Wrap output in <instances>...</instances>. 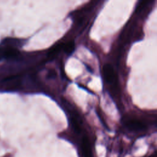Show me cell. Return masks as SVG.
Returning <instances> with one entry per match:
<instances>
[{
  "label": "cell",
  "instance_id": "cell-3",
  "mask_svg": "<svg viewBox=\"0 0 157 157\" xmlns=\"http://www.w3.org/2000/svg\"><path fill=\"white\" fill-rule=\"evenodd\" d=\"M82 147L85 157H93L90 144L87 137H83L82 140Z\"/></svg>",
  "mask_w": 157,
  "mask_h": 157
},
{
  "label": "cell",
  "instance_id": "cell-6",
  "mask_svg": "<svg viewBox=\"0 0 157 157\" xmlns=\"http://www.w3.org/2000/svg\"><path fill=\"white\" fill-rule=\"evenodd\" d=\"M71 123H72V127H73L74 131L76 132L79 133L81 131V126H80V123L78 121V120L75 117H72L71 118Z\"/></svg>",
  "mask_w": 157,
  "mask_h": 157
},
{
  "label": "cell",
  "instance_id": "cell-2",
  "mask_svg": "<svg viewBox=\"0 0 157 157\" xmlns=\"http://www.w3.org/2000/svg\"><path fill=\"white\" fill-rule=\"evenodd\" d=\"M102 74L105 81L109 84L117 86V75L113 67L110 64H105L102 67Z\"/></svg>",
  "mask_w": 157,
  "mask_h": 157
},
{
  "label": "cell",
  "instance_id": "cell-4",
  "mask_svg": "<svg viewBox=\"0 0 157 157\" xmlns=\"http://www.w3.org/2000/svg\"><path fill=\"white\" fill-rule=\"evenodd\" d=\"M18 55V50L14 47L7 46L4 47L5 58H11L16 57Z\"/></svg>",
  "mask_w": 157,
  "mask_h": 157
},
{
  "label": "cell",
  "instance_id": "cell-5",
  "mask_svg": "<svg viewBox=\"0 0 157 157\" xmlns=\"http://www.w3.org/2000/svg\"><path fill=\"white\" fill-rule=\"evenodd\" d=\"M74 42L72 41H68L66 43L63 44L62 48L64 49V52L67 54H71L74 50Z\"/></svg>",
  "mask_w": 157,
  "mask_h": 157
},
{
  "label": "cell",
  "instance_id": "cell-7",
  "mask_svg": "<svg viewBox=\"0 0 157 157\" xmlns=\"http://www.w3.org/2000/svg\"><path fill=\"white\" fill-rule=\"evenodd\" d=\"M4 47H0V61L4 59Z\"/></svg>",
  "mask_w": 157,
  "mask_h": 157
},
{
  "label": "cell",
  "instance_id": "cell-1",
  "mask_svg": "<svg viewBox=\"0 0 157 157\" xmlns=\"http://www.w3.org/2000/svg\"><path fill=\"white\" fill-rule=\"evenodd\" d=\"M124 126L129 131L134 132L143 131L146 129V125L140 120L134 117H127L123 120Z\"/></svg>",
  "mask_w": 157,
  "mask_h": 157
}]
</instances>
